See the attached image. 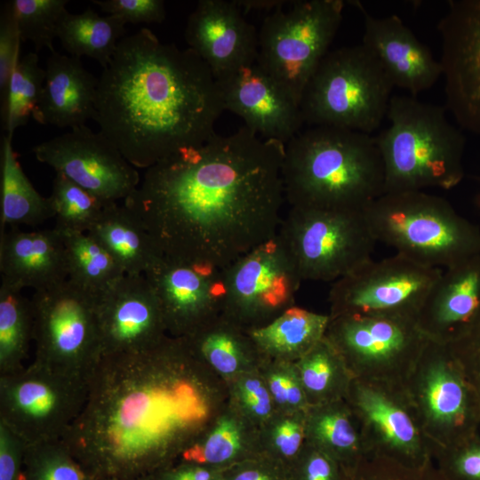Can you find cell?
Listing matches in <instances>:
<instances>
[{
	"label": "cell",
	"instance_id": "1",
	"mask_svg": "<svg viewBox=\"0 0 480 480\" xmlns=\"http://www.w3.org/2000/svg\"><path fill=\"white\" fill-rule=\"evenodd\" d=\"M284 146L215 132L148 168L124 205L165 256L223 268L278 232Z\"/></svg>",
	"mask_w": 480,
	"mask_h": 480
},
{
	"label": "cell",
	"instance_id": "2",
	"mask_svg": "<svg viewBox=\"0 0 480 480\" xmlns=\"http://www.w3.org/2000/svg\"><path fill=\"white\" fill-rule=\"evenodd\" d=\"M220 380L184 338L102 356L61 441L84 468L128 479L181 457L205 433L228 403Z\"/></svg>",
	"mask_w": 480,
	"mask_h": 480
},
{
	"label": "cell",
	"instance_id": "3",
	"mask_svg": "<svg viewBox=\"0 0 480 480\" xmlns=\"http://www.w3.org/2000/svg\"><path fill=\"white\" fill-rule=\"evenodd\" d=\"M224 110L206 63L141 28L119 42L98 77L93 120L132 165L147 170L206 141Z\"/></svg>",
	"mask_w": 480,
	"mask_h": 480
},
{
	"label": "cell",
	"instance_id": "4",
	"mask_svg": "<svg viewBox=\"0 0 480 480\" xmlns=\"http://www.w3.org/2000/svg\"><path fill=\"white\" fill-rule=\"evenodd\" d=\"M282 178L291 207L364 210L384 194V165L375 137L312 126L284 146Z\"/></svg>",
	"mask_w": 480,
	"mask_h": 480
},
{
	"label": "cell",
	"instance_id": "5",
	"mask_svg": "<svg viewBox=\"0 0 480 480\" xmlns=\"http://www.w3.org/2000/svg\"><path fill=\"white\" fill-rule=\"evenodd\" d=\"M389 125L376 137L385 172V193L451 189L464 178L466 138L445 108L412 96L391 97Z\"/></svg>",
	"mask_w": 480,
	"mask_h": 480
},
{
	"label": "cell",
	"instance_id": "6",
	"mask_svg": "<svg viewBox=\"0 0 480 480\" xmlns=\"http://www.w3.org/2000/svg\"><path fill=\"white\" fill-rule=\"evenodd\" d=\"M364 213L376 242L424 266L447 268L480 254V228L424 190L385 193Z\"/></svg>",
	"mask_w": 480,
	"mask_h": 480
},
{
	"label": "cell",
	"instance_id": "7",
	"mask_svg": "<svg viewBox=\"0 0 480 480\" xmlns=\"http://www.w3.org/2000/svg\"><path fill=\"white\" fill-rule=\"evenodd\" d=\"M394 84L362 43L329 51L308 81L300 108L304 123L371 134L381 124Z\"/></svg>",
	"mask_w": 480,
	"mask_h": 480
},
{
	"label": "cell",
	"instance_id": "8",
	"mask_svg": "<svg viewBox=\"0 0 480 480\" xmlns=\"http://www.w3.org/2000/svg\"><path fill=\"white\" fill-rule=\"evenodd\" d=\"M342 0H297L270 12L258 31L257 62L300 105L342 20Z\"/></svg>",
	"mask_w": 480,
	"mask_h": 480
},
{
	"label": "cell",
	"instance_id": "9",
	"mask_svg": "<svg viewBox=\"0 0 480 480\" xmlns=\"http://www.w3.org/2000/svg\"><path fill=\"white\" fill-rule=\"evenodd\" d=\"M325 337L354 379L392 387H404L430 340L416 318L400 315L330 316Z\"/></svg>",
	"mask_w": 480,
	"mask_h": 480
},
{
	"label": "cell",
	"instance_id": "10",
	"mask_svg": "<svg viewBox=\"0 0 480 480\" xmlns=\"http://www.w3.org/2000/svg\"><path fill=\"white\" fill-rule=\"evenodd\" d=\"M277 233L302 280L333 283L372 259L376 243L364 210L291 207Z\"/></svg>",
	"mask_w": 480,
	"mask_h": 480
},
{
	"label": "cell",
	"instance_id": "11",
	"mask_svg": "<svg viewBox=\"0 0 480 480\" xmlns=\"http://www.w3.org/2000/svg\"><path fill=\"white\" fill-rule=\"evenodd\" d=\"M88 382L35 360L0 374V422L26 445L62 440L84 405Z\"/></svg>",
	"mask_w": 480,
	"mask_h": 480
},
{
	"label": "cell",
	"instance_id": "12",
	"mask_svg": "<svg viewBox=\"0 0 480 480\" xmlns=\"http://www.w3.org/2000/svg\"><path fill=\"white\" fill-rule=\"evenodd\" d=\"M99 296L70 280L36 291L34 360L58 372L89 379L101 358Z\"/></svg>",
	"mask_w": 480,
	"mask_h": 480
},
{
	"label": "cell",
	"instance_id": "13",
	"mask_svg": "<svg viewBox=\"0 0 480 480\" xmlns=\"http://www.w3.org/2000/svg\"><path fill=\"white\" fill-rule=\"evenodd\" d=\"M404 388L433 454L471 438L479 404L446 344L429 340Z\"/></svg>",
	"mask_w": 480,
	"mask_h": 480
},
{
	"label": "cell",
	"instance_id": "14",
	"mask_svg": "<svg viewBox=\"0 0 480 480\" xmlns=\"http://www.w3.org/2000/svg\"><path fill=\"white\" fill-rule=\"evenodd\" d=\"M222 274L221 315L246 331L294 306L303 281L278 233L223 268Z\"/></svg>",
	"mask_w": 480,
	"mask_h": 480
},
{
	"label": "cell",
	"instance_id": "15",
	"mask_svg": "<svg viewBox=\"0 0 480 480\" xmlns=\"http://www.w3.org/2000/svg\"><path fill=\"white\" fill-rule=\"evenodd\" d=\"M442 271L399 253L370 259L332 283L329 316L400 315L417 319Z\"/></svg>",
	"mask_w": 480,
	"mask_h": 480
},
{
	"label": "cell",
	"instance_id": "16",
	"mask_svg": "<svg viewBox=\"0 0 480 480\" xmlns=\"http://www.w3.org/2000/svg\"><path fill=\"white\" fill-rule=\"evenodd\" d=\"M345 400L357 421L365 453L411 466L431 459V446L404 387L354 379Z\"/></svg>",
	"mask_w": 480,
	"mask_h": 480
},
{
	"label": "cell",
	"instance_id": "17",
	"mask_svg": "<svg viewBox=\"0 0 480 480\" xmlns=\"http://www.w3.org/2000/svg\"><path fill=\"white\" fill-rule=\"evenodd\" d=\"M32 152L38 162L107 202L124 201L140 183L137 168L101 132L86 125L37 144Z\"/></svg>",
	"mask_w": 480,
	"mask_h": 480
},
{
	"label": "cell",
	"instance_id": "18",
	"mask_svg": "<svg viewBox=\"0 0 480 480\" xmlns=\"http://www.w3.org/2000/svg\"><path fill=\"white\" fill-rule=\"evenodd\" d=\"M446 108L480 135V0H450L437 24Z\"/></svg>",
	"mask_w": 480,
	"mask_h": 480
},
{
	"label": "cell",
	"instance_id": "19",
	"mask_svg": "<svg viewBox=\"0 0 480 480\" xmlns=\"http://www.w3.org/2000/svg\"><path fill=\"white\" fill-rule=\"evenodd\" d=\"M170 336L185 338L221 315L222 268L164 255L145 274Z\"/></svg>",
	"mask_w": 480,
	"mask_h": 480
},
{
	"label": "cell",
	"instance_id": "20",
	"mask_svg": "<svg viewBox=\"0 0 480 480\" xmlns=\"http://www.w3.org/2000/svg\"><path fill=\"white\" fill-rule=\"evenodd\" d=\"M101 357L149 349L167 336L156 293L144 275L125 274L98 298Z\"/></svg>",
	"mask_w": 480,
	"mask_h": 480
},
{
	"label": "cell",
	"instance_id": "21",
	"mask_svg": "<svg viewBox=\"0 0 480 480\" xmlns=\"http://www.w3.org/2000/svg\"><path fill=\"white\" fill-rule=\"evenodd\" d=\"M224 108L266 140L286 144L304 120L300 105L258 62L241 65L215 77Z\"/></svg>",
	"mask_w": 480,
	"mask_h": 480
},
{
	"label": "cell",
	"instance_id": "22",
	"mask_svg": "<svg viewBox=\"0 0 480 480\" xmlns=\"http://www.w3.org/2000/svg\"><path fill=\"white\" fill-rule=\"evenodd\" d=\"M185 40L213 76L257 60L258 31L235 0H200L188 18Z\"/></svg>",
	"mask_w": 480,
	"mask_h": 480
},
{
	"label": "cell",
	"instance_id": "23",
	"mask_svg": "<svg viewBox=\"0 0 480 480\" xmlns=\"http://www.w3.org/2000/svg\"><path fill=\"white\" fill-rule=\"evenodd\" d=\"M364 15L362 44L375 56L394 86L416 97L443 76L442 65L397 15L375 17L358 2Z\"/></svg>",
	"mask_w": 480,
	"mask_h": 480
},
{
	"label": "cell",
	"instance_id": "24",
	"mask_svg": "<svg viewBox=\"0 0 480 480\" xmlns=\"http://www.w3.org/2000/svg\"><path fill=\"white\" fill-rule=\"evenodd\" d=\"M1 281L14 287L45 290L68 279L62 234L53 228H12L0 233Z\"/></svg>",
	"mask_w": 480,
	"mask_h": 480
},
{
	"label": "cell",
	"instance_id": "25",
	"mask_svg": "<svg viewBox=\"0 0 480 480\" xmlns=\"http://www.w3.org/2000/svg\"><path fill=\"white\" fill-rule=\"evenodd\" d=\"M44 69L41 97L32 117L41 124L70 129L94 119L98 77L85 69L81 59L54 50Z\"/></svg>",
	"mask_w": 480,
	"mask_h": 480
},
{
	"label": "cell",
	"instance_id": "26",
	"mask_svg": "<svg viewBox=\"0 0 480 480\" xmlns=\"http://www.w3.org/2000/svg\"><path fill=\"white\" fill-rule=\"evenodd\" d=\"M480 308V254L442 271L417 322L429 340L446 344Z\"/></svg>",
	"mask_w": 480,
	"mask_h": 480
},
{
	"label": "cell",
	"instance_id": "27",
	"mask_svg": "<svg viewBox=\"0 0 480 480\" xmlns=\"http://www.w3.org/2000/svg\"><path fill=\"white\" fill-rule=\"evenodd\" d=\"M184 339L195 354L225 382L259 369L263 361L247 331L223 315Z\"/></svg>",
	"mask_w": 480,
	"mask_h": 480
},
{
	"label": "cell",
	"instance_id": "28",
	"mask_svg": "<svg viewBox=\"0 0 480 480\" xmlns=\"http://www.w3.org/2000/svg\"><path fill=\"white\" fill-rule=\"evenodd\" d=\"M128 275H144L164 254L141 222L124 206L108 204L87 231Z\"/></svg>",
	"mask_w": 480,
	"mask_h": 480
},
{
	"label": "cell",
	"instance_id": "29",
	"mask_svg": "<svg viewBox=\"0 0 480 480\" xmlns=\"http://www.w3.org/2000/svg\"><path fill=\"white\" fill-rule=\"evenodd\" d=\"M329 322V315L292 306L247 332L263 359L296 362L325 336Z\"/></svg>",
	"mask_w": 480,
	"mask_h": 480
},
{
	"label": "cell",
	"instance_id": "30",
	"mask_svg": "<svg viewBox=\"0 0 480 480\" xmlns=\"http://www.w3.org/2000/svg\"><path fill=\"white\" fill-rule=\"evenodd\" d=\"M258 429L228 403L205 433L181 455V461L226 469L260 454Z\"/></svg>",
	"mask_w": 480,
	"mask_h": 480
},
{
	"label": "cell",
	"instance_id": "31",
	"mask_svg": "<svg viewBox=\"0 0 480 480\" xmlns=\"http://www.w3.org/2000/svg\"><path fill=\"white\" fill-rule=\"evenodd\" d=\"M12 138L4 134L1 140L0 233L5 231L6 226H36L54 217L50 197L39 194L24 173Z\"/></svg>",
	"mask_w": 480,
	"mask_h": 480
},
{
	"label": "cell",
	"instance_id": "32",
	"mask_svg": "<svg viewBox=\"0 0 480 480\" xmlns=\"http://www.w3.org/2000/svg\"><path fill=\"white\" fill-rule=\"evenodd\" d=\"M306 442L331 455L343 468L353 466L365 454L357 421L346 400L307 410Z\"/></svg>",
	"mask_w": 480,
	"mask_h": 480
},
{
	"label": "cell",
	"instance_id": "33",
	"mask_svg": "<svg viewBox=\"0 0 480 480\" xmlns=\"http://www.w3.org/2000/svg\"><path fill=\"white\" fill-rule=\"evenodd\" d=\"M125 25L116 16H100L87 8L82 13L68 12L60 24L57 38L70 56L92 58L105 68L124 37Z\"/></svg>",
	"mask_w": 480,
	"mask_h": 480
},
{
	"label": "cell",
	"instance_id": "34",
	"mask_svg": "<svg viewBox=\"0 0 480 480\" xmlns=\"http://www.w3.org/2000/svg\"><path fill=\"white\" fill-rule=\"evenodd\" d=\"M295 364L310 406L346 399L354 377L325 336Z\"/></svg>",
	"mask_w": 480,
	"mask_h": 480
},
{
	"label": "cell",
	"instance_id": "35",
	"mask_svg": "<svg viewBox=\"0 0 480 480\" xmlns=\"http://www.w3.org/2000/svg\"><path fill=\"white\" fill-rule=\"evenodd\" d=\"M60 231L65 245L68 279L74 284L99 296L125 275L112 254L88 233Z\"/></svg>",
	"mask_w": 480,
	"mask_h": 480
},
{
	"label": "cell",
	"instance_id": "36",
	"mask_svg": "<svg viewBox=\"0 0 480 480\" xmlns=\"http://www.w3.org/2000/svg\"><path fill=\"white\" fill-rule=\"evenodd\" d=\"M33 333L31 299L22 294V289L1 281L0 374L14 372L25 365Z\"/></svg>",
	"mask_w": 480,
	"mask_h": 480
},
{
	"label": "cell",
	"instance_id": "37",
	"mask_svg": "<svg viewBox=\"0 0 480 480\" xmlns=\"http://www.w3.org/2000/svg\"><path fill=\"white\" fill-rule=\"evenodd\" d=\"M45 69L39 65L36 52H29L16 64L4 97L1 100V124L12 136L32 116L41 97Z\"/></svg>",
	"mask_w": 480,
	"mask_h": 480
},
{
	"label": "cell",
	"instance_id": "38",
	"mask_svg": "<svg viewBox=\"0 0 480 480\" xmlns=\"http://www.w3.org/2000/svg\"><path fill=\"white\" fill-rule=\"evenodd\" d=\"M49 197L56 220L54 228L83 233H87L104 208L114 203L100 198L60 172H55Z\"/></svg>",
	"mask_w": 480,
	"mask_h": 480
},
{
	"label": "cell",
	"instance_id": "39",
	"mask_svg": "<svg viewBox=\"0 0 480 480\" xmlns=\"http://www.w3.org/2000/svg\"><path fill=\"white\" fill-rule=\"evenodd\" d=\"M306 412L276 411L258 429L260 452L291 469L306 444Z\"/></svg>",
	"mask_w": 480,
	"mask_h": 480
},
{
	"label": "cell",
	"instance_id": "40",
	"mask_svg": "<svg viewBox=\"0 0 480 480\" xmlns=\"http://www.w3.org/2000/svg\"><path fill=\"white\" fill-rule=\"evenodd\" d=\"M21 41H30L37 53L44 48L53 52L52 42L68 12L67 0H11Z\"/></svg>",
	"mask_w": 480,
	"mask_h": 480
},
{
	"label": "cell",
	"instance_id": "41",
	"mask_svg": "<svg viewBox=\"0 0 480 480\" xmlns=\"http://www.w3.org/2000/svg\"><path fill=\"white\" fill-rule=\"evenodd\" d=\"M23 460L28 469L22 480H91L61 440L26 445Z\"/></svg>",
	"mask_w": 480,
	"mask_h": 480
},
{
	"label": "cell",
	"instance_id": "42",
	"mask_svg": "<svg viewBox=\"0 0 480 480\" xmlns=\"http://www.w3.org/2000/svg\"><path fill=\"white\" fill-rule=\"evenodd\" d=\"M228 405L259 429L276 412L260 368L226 382Z\"/></svg>",
	"mask_w": 480,
	"mask_h": 480
},
{
	"label": "cell",
	"instance_id": "43",
	"mask_svg": "<svg viewBox=\"0 0 480 480\" xmlns=\"http://www.w3.org/2000/svg\"><path fill=\"white\" fill-rule=\"evenodd\" d=\"M345 480H447L433 468L431 459L422 465L411 466L390 458L365 453L356 464L345 469Z\"/></svg>",
	"mask_w": 480,
	"mask_h": 480
},
{
	"label": "cell",
	"instance_id": "44",
	"mask_svg": "<svg viewBox=\"0 0 480 480\" xmlns=\"http://www.w3.org/2000/svg\"><path fill=\"white\" fill-rule=\"evenodd\" d=\"M260 371L276 411L306 412L310 407L295 362L263 359Z\"/></svg>",
	"mask_w": 480,
	"mask_h": 480
},
{
	"label": "cell",
	"instance_id": "45",
	"mask_svg": "<svg viewBox=\"0 0 480 480\" xmlns=\"http://www.w3.org/2000/svg\"><path fill=\"white\" fill-rule=\"evenodd\" d=\"M480 407V308L473 319L446 343Z\"/></svg>",
	"mask_w": 480,
	"mask_h": 480
},
{
	"label": "cell",
	"instance_id": "46",
	"mask_svg": "<svg viewBox=\"0 0 480 480\" xmlns=\"http://www.w3.org/2000/svg\"><path fill=\"white\" fill-rule=\"evenodd\" d=\"M20 41L13 9L10 1L5 2L0 15V100L4 97L12 73L20 60Z\"/></svg>",
	"mask_w": 480,
	"mask_h": 480
},
{
	"label": "cell",
	"instance_id": "47",
	"mask_svg": "<svg viewBox=\"0 0 480 480\" xmlns=\"http://www.w3.org/2000/svg\"><path fill=\"white\" fill-rule=\"evenodd\" d=\"M291 476L292 480H345V470L331 455L306 442Z\"/></svg>",
	"mask_w": 480,
	"mask_h": 480
},
{
	"label": "cell",
	"instance_id": "48",
	"mask_svg": "<svg viewBox=\"0 0 480 480\" xmlns=\"http://www.w3.org/2000/svg\"><path fill=\"white\" fill-rule=\"evenodd\" d=\"M100 9L125 24L161 23L165 19L163 0H93Z\"/></svg>",
	"mask_w": 480,
	"mask_h": 480
},
{
	"label": "cell",
	"instance_id": "49",
	"mask_svg": "<svg viewBox=\"0 0 480 480\" xmlns=\"http://www.w3.org/2000/svg\"><path fill=\"white\" fill-rule=\"evenodd\" d=\"M222 480H292L284 464L260 453L223 471Z\"/></svg>",
	"mask_w": 480,
	"mask_h": 480
},
{
	"label": "cell",
	"instance_id": "50",
	"mask_svg": "<svg viewBox=\"0 0 480 480\" xmlns=\"http://www.w3.org/2000/svg\"><path fill=\"white\" fill-rule=\"evenodd\" d=\"M26 444L0 422V480H22L20 471Z\"/></svg>",
	"mask_w": 480,
	"mask_h": 480
},
{
	"label": "cell",
	"instance_id": "51",
	"mask_svg": "<svg viewBox=\"0 0 480 480\" xmlns=\"http://www.w3.org/2000/svg\"><path fill=\"white\" fill-rule=\"evenodd\" d=\"M437 452L452 456L453 468L460 476L469 480H480V445L469 444L467 440L452 448Z\"/></svg>",
	"mask_w": 480,
	"mask_h": 480
},
{
	"label": "cell",
	"instance_id": "52",
	"mask_svg": "<svg viewBox=\"0 0 480 480\" xmlns=\"http://www.w3.org/2000/svg\"><path fill=\"white\" fill-rule=\"evenodd\" d=\"M242 11L274 12L288 4L291 1L284 0H235Z\"/></svg>",
	"mask_w": 480,
	"mask_h": 480
},
{
	"label": "cell",
	"instance_id": "53",
	"mask_svg": "<svg viewBox=\"0 0 480 480\" xmlns=\"http://www.w3.org/2000/svg\"><path fill=\"white\" fill-rule=\"evenodd\" d=\"M476 204L480 209V190L476 196Z\"/></svg>",
	"mask_w": 480,
	"mask_h": 480
},
{
	"label": "cell",
	"instance_id": "54",
	"mask_svg": "<svg viewBox=\"0 0 480 480\" xmlns=\"http://www.w3.org/2000/svg\"><path fill=\"white\" fill-rule=\"evenodd\" d=\"M107 480H140V479H107Z\"/></svg>",
	"mask_w": 480,
	"mask_h": 480
}]
</instances>
